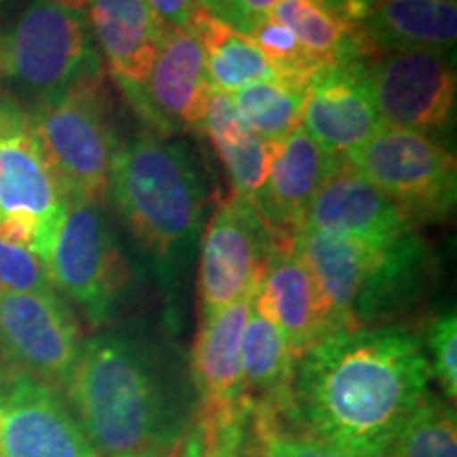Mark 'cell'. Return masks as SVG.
Segmentation results:
<instances>
[{
  "mask_svg": "<svg viewBox=\"0 0 457 457\" xmlns=\"http://www.w3.org/2000/svg\"><path fill=\"white\" fill-rule=\"evenodd\" d=\"M202 131H205L225 165L233 193L254 204L270 176L276 145L259 138L239 117L231 96L220 91H214L208 102Z\"/></svg>",
  "mask_w": 457,
  "mask_h": 457,
  "instance_id": "obj_24",
  "label": "cell"
},
{
  "mask_svg": "<svg viewBox=\"0 0 457 457\" xmlns=\"http://www.w3.org/2000/svg\"><path fill=\"white\" fill-rule=\"evenodd\" d=\"M305 87L290 79H271L245 85L231 98L248 128L270 145H278L301 128Z\"/></svg>",
  "mask_w": 457,
  "mask_h": 457,
  "instance_id": "obj_26",
  "label": "cell"
},
{
  "mask_svg": "<svg viewBox=\"0 0 457 457\" xmlns=\"http://www.w3.org/2000/svg\"><path fill=\"white\" fill-rule=\"evenodd\" d=\"M293 245L316 279L335 328L384 327L415 305L432 279L420 233L373 244L327 231H299Z\"/></svg>",
  "mask_w": 457,
  "mask_h": 457,
  "instance_id": "obj_4",
  "label": "cell"
},
{
  "mask_svg": "<svg viewBox=\"0 0 457 457\" xmlns=\"http://www.w3.org/2000/svg\"><path fill=\"white\" fill-rule=\"evenodd\" d=\"M245 428H248V413L242 421L225 428L199 426V432H202V453L199 457H242Z\"/></svg>",
  "mask_w": 457,
  "mask_h": 457,
  "instance_id": "obj_32",
  "label": "cell"
},
{
  "mask_svg": "<svg viewBox=\"0 0 457 457\" xmlns=\"http://www.w3.org/2000/svg\"><path fill=\"white\" fill-rule=\"evenodd\" d=\"M108 193L162 282H174L202 236L208 204L193 148L182 140L138 136L119 146Z\"/></svg>",
  "mask_w": 457,
  "mask_h": 457,
  "instance_id": "obj_3",
  "label": "cell"
},
{
  "mask_svg": "<svg viewBox=\"0 0 457 457\" xmlns=\"http://www.w3.org/2000/svg\"><path fill=\"white\" fill-rule=\"evenodd\" d=\"M421 335L430 362L432 379L441 387V396L455 404L457 398V318L455 310L434 316Z\"/></svg>",
  "mask_w": 457,
  "mask_h": 457,
  "instance_id": "obj_30",
  "label": "cell"
},
{
  "mask_svg": "<svg viewBox=\"0 0 457 457\" xmlns=\"http://www.w3.org/2000/svg\"><path fill=\"white\" fill-rule=\"evenodd\" d=\"M295 362L279 330L253 307L239 341L242 392L248 407L279 411L288 421Z\"/></svg>",
  "mask_w": 457,
  "mask_h": 457,
  "instance_id": "obj_23",
  "label": "cell"
},
{
  "mask_svg": "<svg viewBox=\"0 0 457 457\" xmlns=\"http://www.w3.org/2000/svg\"><path fill=\"white\" fill-rule=\"evenodd\" d=\"M273 242L256 205L237 193L214 210L199 253V320L253 295Z\"/></svg>",
  "mask_w": 457,
  "mask_h": 457,
  "instance_id": "obj_10",
  "label": "cell"
},
{
  "mask_svg": "<svg viewBox=\"0 0 457 457\" xmlns=\"http://www.w3.org/2000/svg\"><path fill=\"white\" fill-rule=\"evenodd\" d=\"M345 162L392 197L417 225L445 220L453 212L455 155L432 136L381 128Z\"/></svg>",
  "mask_w": 457,
  "mask_h": 457,
  "instance_id": "obj_9",
  "label": "cell"
},
{
  "mask_svg": "<svg viewBox=\"0 0 457 457\" xmlns=\"http://www.w3.org/2000/svg\"><path fill=\"white\" fill-rule=\"evenodd\" d=\"M345 159L330 155L301 128L273 148L270 176L256 197L273 236L293 237L301 231L307 208Z\"/></svg>",
  "mask_w": 457,
  "mask_h": 457,
  "instance_id": "obj_19",
  "label": "cell"
},
{
  "mask_svg": "<svg viewBox=\"0 0 457 457\" xmlns=\"http://www.w3.org/2000/svg\"><path fill=\"white\" fill-rule=\"evenodd\" d=\"M81 345L79 320L57 293H0V364L64 392Z\"/></svg>",
  "mask_w": 457,
  "mask_h": 457,
  "instance_id": "obj_11",
  "label": "cell"
},
{
  "mask_svg": "<svg viewBox=\"0 0 457 457\" xmlns=\"http://www.w3.org/2000/svg\"><path fill=\"white\" fill-rule=\"evenodd\" d=\"M242 457H350L296 430L279 411L248 407Z\"/></svg>",
  "mask_w": 457,
  "mask_h": 457,
  "instance_id": "obj_28",
  "label": "cell"
},
{
  "mask_svg": "<svg viewBox=\"0 0 457 457\" xmlns=\"http://www.w3.org/2000/svg\"><path fill=\"white\" fill-rule=\"evenodd\" d=\"M68 197L34 138L28 112L7 96L0 106V237L47 259Z\"/></svg>",
  "mask_w": 457,
  "mask_h": 457,
  "instance_id": "obj_7",
  "label": "cell"
},
{
  "mask_svg": "<svg viewBox=\"0 0 457 457\" xmlns=\"http://www.w3.org/2000/svg\"><path fill=\"white\" fill-rule=\"evenodd\" d=\"M381 457H457L455 404L438 392L428 394Z\"/></svg>",
  "mask_w": 457,
  "mask_h": 457,
  "instance_id": "obj_27",
  "label": "cell"
},
{
  "mask_svg": "<svg viewBox=\"0 0 457 457\" xmlns=\"http://www.w3.org/2000/svg\"><path fill=\"white\" fill-rule=\"evenodd\" d=\"M377 57L392 51L449 54L457 37L455 0H370L360 21Z\"/></svg>",
  "mask_w": 457,
  "mask_h": 457,
  "instance_id": "obj_21",
  "label": "cell"
},
{
  "mask_svg": "<svg viewBox=\"0 0 457 457\" xmlns=\"http://www.w3.org/2000/svg\"><path fill=\"white\" fill-rule=\"evenodd\" d=\"M199 3H202V7L208 11V13L220 17L222 11H225L227 0H199Z\"/></svg>",
  "mask_w": 457,
  "mask_h": 457,
  "instance_id": "obj_37",
  "label": "cell"
},
{
  "mask_svg": "<svg viewBox=\"0 0 457 457\" xmlns=\"http://www.w3.org/2000/svg\"><path fill=\"white\" fill-rule=\"evenodd\" d=\"M0 457H98L64 394L0 364Z\"/></svg>",
  "mask_w": 457,
  "mask_h": 457,
  "instance_id": "obj_13",
  "label": "cell"
},
{
  "mask_svg": "<svg viewBox=\"0 0 457 457\" xmlns=\"http://www.w3.org/2000/svg\"><path fill=\"white\" fill-rule=\"evenodd\" d=\"M125 91L168 134L185 128L202 129L214 89L208 81L204 49L195 34L165 28L146 81L140 87H125Z\"/></svg>",
  "mask_w": 457,
  "mask_h": 457,
  "instance_id": "obj_16",
  "label": "cell"
},
{
  "mask_svg": "<svg viewBox=\"0 0 457 457\" xmlns=\"http://www.w3.org/2000/svg\"><path fill=\"white\" fill-rule=\"evenodd\" d=\"M64 394L98 457H162L195 424V398L155 347L128 335L85 339Z\"/></svg>",
  "mask_w": 457,
  "mask_h": 457,
  "instance_id": "obj_2",
  "label": "cell"
},
{
  "mask_svg": "<svg viewBox=\"0 0 457 457\" xmlns=\"http://www.w3.org/2000/svg\"><path fill=\"white\" fill-rule=\"evenodd\" d=\"M250 310L253 295L199 320L191 353V379L195 421L202 428L237 424L248 413L239 370V341Z\"/></svg>",
  "mask_w": 457,
  "mask_h": 457,
  "instance_id": "obj_14",
  "label": "cell"
},
{
  "mask_svg": "<svg viewBox=\"0 0 457 457\" xmlns=\"http://www.w3.org/2000/svg\"><path fill=\"white\" fill-rule=\"evenodd\" d=\"M7 96H9V94H4V91L0 89V106H3V102H4V98H7Z\"/></svg>",
  "mask_w": 457,
  "mask_h": 457,
  "instance_id": "obj_39",
  "label": "cell"
},
{
  "mask_svg": "<svg viewBox=\"0 0 457 457\" xmlns=\"http://www.w3.org/2000/svg\"><path fill=\"white\" fill-rule=\"evenodd\" d=\"M330 3H333L343 15L350 17L352 21H358V24H360L364 13H367L370 0H330Z\"/></svg>",
  "mask_w": 457,
  "mask_h": 457,
  "instance_id": "obj_36",
  "label": "cell"
},
{
  "mask_svg": "<svg viewBox=\"0 0 457 457\" xmlns=\"http://www.w3.org/2000/svg\"><path fill=\"white\" fill-rule=\"evenodd\" d=\"M301 231H327L373 244H392L417 231V222L379 187L343 162L307 208Z\"/></svg>",
  "mask_w": 457,
  "mask_h": 457,
  "instance_id": "obj_18",
  "label": "cell"
},
{
  "mask_svg": "<svg viewBox=\"0 0 457 457\" xmlns=\"http://www.w3.org/2000/svg\"><path fill=\"white\" fill-rule=\"evenodd\" d=\"M199 453H202V432H199V426L195 421L187 436L162 457H199Z\"/></svg>",
  "mask_w": 457,
  "mask_h": 457,
  "instance_id": "obj_35",
  "label": "cell"
},
{
  "mask_svg": "<svg viewBox=\"0 0 457 457\" xmlns=\"http://www.w3.org/2000/svg\"><path fill=\"white\" fill-rule=\"evenodd\" d=\"M191 32L204 49L205 72L214 91L231 96L245 85L279 79L248 34L239 32L205 9L199 13Z\"/></svg>",
  "mask_w": 457,
  "mask_h": 457,
  "instance_id": "obj_25",
  "label": "cell"
},
{
  "mask_svg": "<svg viewBox=\"0 0 457 457\" xmlns=\"http://www.w3.org/2000/svg\"><path fill=\"white\" fill-rule=\"evenodd\" d=\"M381 128L370 98L367 64L352 62L324 68L307 83L301 129L330 155L345 159Z\"/></svg>",
  "mask_w": 457,
  "mask_h": 457,
  "instance_id": "obj_17",
  "label": "cell"
},
{
  "mask_svg": "<svg viewBox=\"0 0 457 457\" xmlns=\"http://www.w3.org/2000/svg\"><path fill=\"white\" fill-rule=\"evenodd\" d=\"M367 81L384 128L432 136L453 125L457 81L449 54H384L367 64Z\"/></svg>",
  "mask_w": 457,
  "mask_h": 457,
  "instance_id": "obj_12",
  "label": "cell"
},
{
  "mask_svg": "<svg viewBox=\"0 0 457 457\" xmlns=\"http://www.w3.org/2000/svg\"><path fill=\"white\" fill-rule=\"evenodd\" d=\"M0 293H55L43 259L0 237Z\"/></svg>",
  "mask_w": 457,
  "mask_h": 457,
  "instance_id": "obj_31",
  "label": "cell"
},
{
  "mask_svg": "<svg viewBox=\"0 0 457 457\" xmlns=\"http://www.w3.org/2000/svg\"><path fill=\"white\" fill-rule=\"evenodd\" d=\"M55 3H60V4H66V7H72V9H81V11H83V7H87V3H89V0H55Z\"/></svg>",
  "mask_w": 457,
  "mask_h": 457,
  "instance_id": "obj_38",
  "label": "cell"
},
{
  "mask_svg": "<svg viewBox=\"0 0 457 457\" xmlns=\"http://www.w3.org/2000/svg\"><path fill=\"white\" fill-rule=\"evenodd\" d=\"M148 7L165 28L191 30L204 7L199 0H146Z\"/></svg>",
  "mask_w": 457,
  "mask_h": 457,
  "instance_id": "obj_34",
  "label": "cell"
},
{
  "mask_svg": "<svg viewBox=\"0 0 457 457\" xmlns=\"http://www.w3.org/2000/svg\"><path fill=\"white\" fill-rule=\"evenodd\" d=\"M271 17L288 28L322 68L377 60L362 24L343 15L330 0H282Z\"/></svg>",
  "mask_w": 457,
  "mask_h": 457,
  "instance_id": "obj_22",
  "label": "cell"
},
{
  "mask_svg": "<svg viewBox=\"0 0 457 457\" xmlns=\"http://www.w3.org/2000/svg\"><path fill=\"white\" fill-rule=\"evenodd\" d=\"M87 17L55 0H32L0 34V83L34 104L100 72Z\"/></svg>",
  "mask_w": 457,
  "mask_h": 457,
  "instance_id": "obj_6",
  "label": "cell"
},
{
  "mask_svg": "<svg viewBox=\"0 0 457 457\" xmlns=\"http://www.w3.org/2000/svg\"><path fill=\"white\" fill-rule=\"evenodd\" d=\"M430 384L413 328H341L296 358L288 424L350 457H381Z\"/></svg>",
  "mask_w": 457,
  "mask_h": 457,
  "instance_id": "obj_1",
  "label": "cell"
},
{
  "mask_svg": "<svg viewBox=\"0 0 457 457\" xmlns=\"http://www.w3.org/2000/svg\"><path fill=\"white\" fill-rule=\"evenodd\" d=\"M256 47L262 51V55L270 60L273 71L279 79H290V81L310 83L320 71H324L313 57L307 54V49L299 43V38L288 30L284 24H279L273 17L256 21L248 32Z\"/></svg>",
  "mask_w": 457,
  "mask_h": 457,
  "instance_id": "obj_29",
  "label": "cell"
},
{
  "mask_svg": "<svg viewBox=\"0 0 457 457\" xmlns=\"http://www.w3.org/2000/svg\"><path fill=\"white\" fill-rule=\"evenodd\" d=\"M279 3L282 0H227L220 20L245 34L256 21L270 17Z\"/></svg>",
  "mask_w": 457,
  "mask_h": 457,
  "instance_id": "obj_33",
  "label": "cell"
},
{
  "mask_svg": "<svg viewBox=\"0 0 457 457\" xmlns=\"http://www.w3.org/2000/svg\"><path fill=\"white\" fill-rule=\"evenodd\" d=\"M253 307L279 330L295 358L337 330L316 279L288 236H273L253 293Z\"/></svg>",
  "mask_w": 457,
  "mask_h": 457,
  "instance_id": "obj_15",
  "label": "cell"
},
{
  "mask_svg": "<svg viewBox=\"0 0 457 457\" xmlns=\"http://www.w3.org/2000/svg\"><path fill=\"white\" fill-rule=\"evenodd\" d=\"M85 17L112 77L121 87H140L165 30L146 0H89Z\"/></svg>",
  "mask_w": 457,
  "mask_h": 457,
  "instance_id": "obj_20",
  "label": "cell"
},
{
  "mask_svg": "<svg viewBox=\"0 0 457 457\" xmlns=\"http://www.w3.org/2000/svg\"><path fill=\"white\" fill-rule=\"evenodd\" d=\"M28 121L68 202L104 204L119 145L102 71L34 104Z\"/></svg>",
  "mask_w": 457,
  "mask_h": 457,
  "instance_id": "obj_5",
  "label": "cell"
},
{
  "mask_svg": "<svg viewBox=\"0 0 457 457\" xmlns=\"http://www.w3.org/2000/svg\"><path fill=\"white\" fill-rule=\"evenodd\" d=\"M45 267L55 293L72 301L91 328L111 322L128 288L129 271L104 204H68Z\"/></svg>",
  "mask_w": 457,
  "mask_h": 457,
  "instance_id": "obj_8",
  "label": "cell"
}]
</instances>
